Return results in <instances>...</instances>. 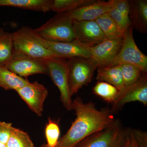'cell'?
I'll use <instances>...</instances> for the list:
<instances>
[{
	"label": "cell",
	"instance_id": "obj_1",
	"mask_svg": "<svg viewBox=\"0 0 147 147\" xmlns=\"http://www.w3.org/2000/svg\"><path fill=\"white\" fill-rule=\"evenodd\" d=\"M72 110L76 118L56 147L75 146L89 136L112 126L116 120L112 110H98L95 103L84 102L81 97L72 100Z\"/></svg>",
	"mask_w": 147,
	"mask_h": 147
},
{
	"label": "cell",
	"instance_id": "obj_2",
	"mask_svg": "<svg viewBox=\"0 0 147 147\" xmlns=\"http://www.w3.org/2000/svg\"><path fill=\"white\" fill-rule=\"evenodd\" d=\"M74 23V21L66 13H58L34 30L37 34L47 41L70 42L76 40Z\"/></svg>",
	"mask_w": 147,
	"mask_h": 147
},
{
	"label": "cell",
	"instance_id": "obj_3",
	"mask_svg": "<svg viewBox=\"0 0 147 147\" xmlns=\"http://www.w3.org/2000/svg\"><path fill=\"white\" fill-rule=\"evenodd\" d=\"M12 38L14 52L41 60L58 57L42 45L34 29L30 27H21L12 33Z\"/></svg>",
	"mask_w": 147,
	"mask_h": 147
},
{
	"label": "cell",
	"instance_id": "obj_4",
	"mask_svg": "<svg viewBox=\"0 0 147 147\" xmlns=\"http://www.w3.org/2000/svg\"><path fill=\"white\" fill-rule=\"evenodd\" d=\"M47 67L48 75L60 93V100L64 107L72 110V100L68 84V60L65 58L52 57L43 60Z\"/></svg>",
	"mask_w": 147,
	"mask_h": 147
},
{
	"label": "cell",
	"instance_id": "obj_5",
	"mask_svg": "<svg viewBox=\"0 0 147 147\" xmlns=\"http://www.w3.org/2000/svg\"><path fill=\"white\" fill-rule=\"evenodd\" d=\"M67 59L69 87L72 96L80 89L89 84L98 66L91 59L77 57Z\"/></svg>",
	"mask_w": 147,
	"mask_h": 147
},
{
	"label": "cell",
	"instance_id": "obj_6",
	"mask_svg": "<svg viewBox=\"0 0 147 147\" xmlns=\"http://www.w3.org/2000/svg\"><path fill=\"white\" fill-rule=\"evenodd\" d=\"M130 131L116 119L112 126L84 139L83 147H125Z\"/></svg>",
	"mask_w": 147,
	"mask_h": 147
},
{
	"label": "cell",
	"instance_id": "obj_7",
	"mask_svg": "<svg viewBox=\"0 0 147 147\" xmlns=\"http://www.w3.org/2000/svg\"><path fill=\"white\" fill-rule=\"evenodd\" d=\"M132 26L127 28L123 36V42L121 50L116 57L108 66H113L123 63L137 66L143 72L147 71V57L141 52L136 45L133 34Z\"/></svg>",
	"mask_w": 147,
	"mask_h": 147
},
{
	"label": "cell",
	"instance_id": "obj_8",
	"mask_svg": "<svg viewBox=\"0 0 147 147\" xmlns=\"http://www.w3.org/2000/svg\"><path fill=\"white\" fill-rule=\"evenodd\" d=\"M5 66L16 75L23 78L36 74L48 75L47 67L43 60L14 52Z\"/></svg>",
	"mask_w": 147,
	"mask_h": 147
},
{
	"label": "cell",
	"instance_id": "obj_9",
	"mask_svg": "<svg viewBox=\"0 0 147 147\" xmlns=\"http://www.w3.org/2000/svg\"><path fill=\"white\" fill-rule=\"evenodd\" d=\"M138 101L144 105H147V76L144 73L137 82L124 86L119 90L118 95L113 103V113L122 109L126 103Z\"/></svg>",
	"mask_w": 147,
	"mask_h": 147
},
{
	"label": "cell",
	"instance_id": "obj_10",
	"mask_svg": "<svg viewBox=\"0 0 147 147\" xmlns=\"http://www.w3.org/2000/svg\"><path fill=\"white\" fill-rule=\"evenodd\" d=\"M15 91L32 111L38 117L42 115L44 103L48 94L45 86L37 82H30Z\"/></svg>",
	"mask_w": 147,
	"mask_h": 147
},
{
	"label": "cell",
	"instance_id": "obj_11",
	"mask_svg": "<svg viewBox=\"0 0 147 147\" xmlns=\"http://www.w3.org/2000/svg\"><path fill=\"white\" fill-rule=\"evenodd\" d=\"M39 38L42 45L53 52L58 57L67 59L77 57L91 58L89 47L83 45L76 40L70 42H58L47 41L39 36Z\"/></svg>",
	"mask_w": 147,
	"mask_h": 147
},
{
	"label": "cell",
	"instance_id": "obj_12",
	"mask_svg": "<svg viewBox=\"0 0 147 147\" xmlns=\"http://www.w3.org/2000/svg\"><path fill=\"white\" fill-rule=\"evenodd\" d=\"M122 42L123 37L106 39L97 45L89 47L91 59L97 63L98 67L108 66L119 54Z\"/></svg>",
	"mask_w": 147,
	"mask_h": 147
},
{
	"label": "cell",
	"instance_id": "obj_13",
	"mask_svg": "<svg viewBox=\"0 0 147 147\" xmlns=\"http://www.w3.org/2000/svg\"><path fill=\"white\" fill-rule=\"evenodd\" d=\"M74 29L76 40L87 47L94 46L106 39L95 21H74Z\"/></svg>",
	"mask_w": 147,
	"mask_h": 147
},
{
	"label": "cell",
	"instance_id": "obj_14",
	"mask_svg": "<svg viewBox=\"0 0 147 147\" xmlns=\"http://www.w3.org/2000/svg\"><path fill=\"white\" fill-rule=\"evenodd\" d=\"M116 2V0L108 1L96 0L88 5L65 13L74 21H94L99 16L109 12L115 6Z\"/></svg>",
	"mask_w": 147,
	"mask_h": 147
},
{
	"label": "cell",
	"instance_id": "obj_15",
	"mask_svg": "<svg viewBox=\"0 0 147 147\" xmlns=\"http://www.w3.org/2000/svg\"><path fill=\"white\" fill-rule=\"evenodd\" d=\"M129 18L131 25L141 33L147 32V1H129Z\"/></svg>",
	"mask_w": 147,
	"mask_h": 147
},
{
	"label": "cell",
	"instance_id": "obj_16",
	"mask_svg": "<svg viewBox=\"0 0 147 147\" xmlns=\"http://www.w3.org/2000/svg\"><path fill=\"white\" fill-rule=\"evenodd\" d=\"M53 0H0V6L13 7L46 12L51 10Z\"/></svg>",
	"mask_w": 147,
	"mask_h": 147
},
{
	"label": "cell",
	"instance_id": "obj_17",
	"mask_svg": "<svg viewBox=\"0 0 147 147\" xmlns=\"http://www.w3.org/2000/svg\"><path fill=\"white\" fill-rule=\"evenodd\" d=\"M98 68L96 79L98 82H106L119 90L124 86L120 64L109 67H98Z\"/></svg>",
	"mask_w": 147,
	"mask_h": 147
},
{
	"label": "cell",
	"instance_id": "obj_18",
	"mask_svg": "<svg viewBox=\"0 0 147 147\" xmlns=\"http://www.w3.org/2000/svg\"><path fill=\"white\" fill-rule=\"evenodd\" d=\"M30 83L26 78L16 75L5 66H0V87L6 90H16Z\"/></svg>",
	"mask_w": 147,
	"mask_h": 147
},
{
	"label": "cell",
	"instance_id": "obj_19",
	"mask_svg": "<svg viewBox=\"0 0 147 147\" xmlns=\"http://www.w3.org/2000/svg\"><path fill=\"white\" fill-rule=\"evenodd\" d=\"M101 29L106 39L123 37L117 24L108 13L102 14L94 20Z\"/></svg>",
	"mask_w": 147,
	"mask_h": 147
},
{
	"label": "cell",
	"instance_id": "obj_20",
	"mask_svg": "<svg viewBox=\"0 0 147 147\" xmlns=\"http://www.w3.org/2000/svg\"><path fill=\"white\" fill-rule=\"evenodd\" d=\"M13 53L12 33L0 28V66H5Z\"/></svg>",
	"mask_w": 147,
	"mask_h": 147
},
{
	"label": "cell",
	"instance_id": "obj_21",
	"mask_svg": "<svg viewBox=\"0 0 147 147\" xmlns=\"http://www.w3.org/2000/svg\"><path fill=\"white\" fill-rule=\"evenodd\" d=\"M96 0H53L51 10L57 13L69 12L88 5Z\"/></svg>",
	"mask_w": 147,
	"mask_h": 147
},
{
	"label": "cell",
	"instance_id": "obj_22",
	"mask_svg": "<svg viewBox=\"0 0 147 147\" xmlns=\"http://www.w3.org/2000/svg\"><path fill=\"white\" fill-rule=\"evenodd\" d=\"M94 93L106 102L113 104L118 95L119 90L111 84L98 82L93 88Z\"/></svg>",
	"mask_w": 147,
	"mask_h": 147
},
{
	"label": "cell",
	"instance_id": "obj_23",
	"mask_svg": "<svg viewBox=\"0 0 147 147\" xmlns=\"http://www.w3.org/2000/svg\"><path fill=\"white\" fill-rule=\"evenodd\" d=\"M7 147H34V144L28 133L13 127Z\"/></svg>",
	"mask_w": 147,
	"mask_h": 147
},
{
	"label": "cell",
	"instance_id": "obj_24",
	"mask_svg": "<svg viewBox=\"0 0 147 147\" xmlns=\"http://www.w3.org/2000/svg\"><path fill=\"white\" fill-rule=\"evenodd\" d=\"M120 65L125 86L131 85L137 82L144 72L137 66L127 63Z\"/></svg>",
	"mask_w": 147,
	"mask_h": 147
},
{
	"label": "cell",
	"instance_id": "obj_25",
	"mask_svg": "<svg viewBox=\"0 0 147 147\" xmlns=\"http://www.w3.org/2000/svg\"><path fill=\"white\" fill-rule=\"evenodd\" d=\"M45 134L48 147H56L60 135V129L57 122L49 119L46 124Z\"/></svg>",
	"mask_w": 147,
	"mask_h": 147
},
{
	"label": "cell",
	"instance_id": "obj_26",
	"mask_svg": "<svg viewBox=\"0 0 147 147\" xmlns=\"http://www.w3.org/2000/svg\"><path fill=\"white\" fill-rule=\"evenodd\" d=\"M108 13L115 22L119 30L123 35L127 28L132 26L131 22H128L125 20V18H124L120 12L115 7L112 8Z\"/></svg>",
	"mask_w": 147,
	"mask_h": 147
},
{
	"label": "cell",
	"instance_id": "obj_27",
	"mask_svg": "<svg viewBox=\"0 0 147 147\" xmlns=\"http://www.w3.org/2000/svg\"><path fill=\"white\" fill-rule=\"evenodd\" d=\"M13 127L10 123L0 121V142L7 145Z\"/></svg>",
	"mask_w": 147,
	"mask_h": 147
},
{
	"label": "cell",
	"instance_id": "obj_28",
	"mask_svg": "<svg viewBox=\"0 0 147 147\" xmlns=\"http://www.w3.org/2000/svg\"><path fill=\"white\" fill-rule=\"evenodd\" d=\"M115 7L120 12L124 18H125V20L131 23L129 16V9H130L129 1L116 0Z\"/></svg>",
	"mask_w": 147,
	"mask_h": 147
},
{
	"label": "cell",
	"instance_id": "obj_29",
	"mask_svg": "<svg viewBox=\"0 0 147 147\" xmlns=\"http://www.w3.org/2000/svg\"><path fill=\"white\" fill-rule=\"evenodd\" d=\"M139 147H147V133L139 130H132Z\"/></svg>",
	"mask_w": 147,
	"mask_h": 147
},
{
	"label": "cell",
	"instance_id": "obj_30",
	"mask_svg": "<svg viewBox=\"0 0 147 147\" xmlns=\"http://www.w3.org/2000/svg\"><path fill=\"white\" fill-rule=\"evenodd\" d=\"M130 137L131 147H139L137 145V142L135 140V138H134L133 132L131 130H130Z\"/></svg>",
	"mask_w": 147,
	"mask_h": 147
},
{
	"label": "cell",
	"instance_id": "obj_31",
	"mask_svg": "<svg viewBox=\"0 0 147 147\" xmlns=\"http://www.w3.org/2000/svg\"><path fill=\"white\" fill-rule=\"evenodd\" d=\"M125 147H131V140H130V133H129V136L127 140L126 144H125Z\"/></svg>",
	"mask_w": 147,
	"mask_h": 147
},
{
	"label": "cell",
	"instance_id": "obj_32",
	"mask_svg": "<svg viewBox=\"0 0 147 147\" xmlns=\"http://www.w3.org/2000/svg\"><path fill=\"white\" fill-rule=\"evenodd\" d=\"M83 140L82 142H79V144H77L74 147H83Z\"/></svg>",
	"mask_w": 147,
	"mask_h": 147
},
{
	"label": "cell",
	"instance_id": "obj_33",
	"mask_svg": "<svg viewBox=\"0 0 147 147\" xmlns=\"http://www.w3.org/2000/svg\"><path fill=\"white\" fill-rule=\"evenodd\" d=\"M0 147H7L6 145L0 142Z\"/></svg>",
	"mask_w": 147,
	"mask_h": 147
},
{
	"label": "cell",
	"instance_id": "obj_34",
	"mask_svg": "<svg viewBox=\"0 0 147 147\" xmlns=\"http://www.w3.org/2000/svg\"><path fill=\"white\" fill-rule=\"evenodd\" d=\"M40 147H48V146L47 145V144H42L41 146H40Z\"/></svg>",
	"mask_w": 147,
	"mask_h": 147
}]
</instances>
